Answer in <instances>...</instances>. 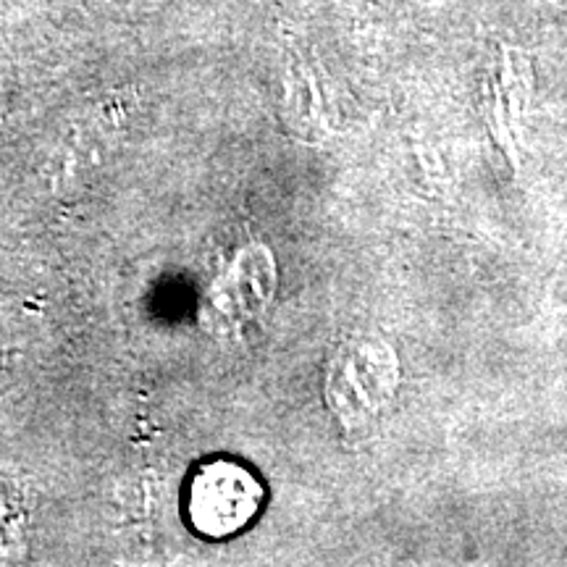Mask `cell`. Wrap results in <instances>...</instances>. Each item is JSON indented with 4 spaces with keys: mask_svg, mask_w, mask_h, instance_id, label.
Listing matches in <instances>:
<instances>
[{
    "mask_svg": "<svg viewBox=\"0 0 567 567\" xmlns=\"http://www.w3.org/2000/svg\"><path fill=\"white\" fill-rule=\"evenodd\" d=\"M264 502L266 488L250 467L234 460H210L189 478L184 509L197 534L226 538L250 526Z\"/></svg>",
    "mask_w": 567,
    "mask_h": 567,
    "instance_id": "cell-1",
    "label": "cell"
}]
</instances>
